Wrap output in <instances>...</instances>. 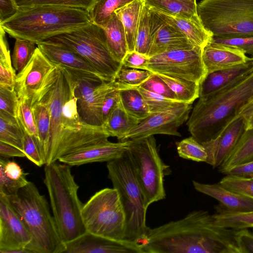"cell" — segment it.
<instances>
[{"instance_id":"51","label":"cell","mask_w":253,"mask_h":253,"mask_svg":"<svg viewBox=\"0 0 253 253\" xmlns=\"http://www.w3.org/2000/svg\"><path fill=\"white\" fill-rule=\"evenodd\" d=\"M236 240L240 253H253V233L248 229L236 230Z\"/></svg>"},{"instance_id":"30","label":"cell","mask_w":253,"mask_h":253,"mask_svg":"<svg viewBox=\"0 0 253 253\" xmlns=\"http://www.w3.org/2000/svg\"><path fill=\"white\" fill-rule=\"evenodd\" d=\"M145 5L164 14L184 18L198 16L196 0H144Z\"/></svg>"},{"instance_id":"47","label":"cell","mask_w":253,"mask_h":253,"mask_svg":"<svg viewBox=\"0 0 253 253\" xmlns=\"http://www.w3.org/2000/svg\"><path fill=\"white\" fill-rule=\"evenodd\" d=\"M138 87L168 98L178 100L166 83L155 74L152 73L149 78Z\"/></svg>"},{"instance_id":"43","label":"cell","mask_w":253,"mask_h":253,"mask_svg":"<svg viewBox=\"0 0 253 253\" xmlns=\"http://www.w3.org/2000/svg\"><path fill=\"white\" fill-rule=\"evenodd\" d=\"M219 183L228 189L253 201V177L226 174Z\"/></svg>"},{"instance_id":"13","label":"cell","mask_w":253,"mask_h":253,"mask_svg":"<svg viewBox=\"0 0 253 253\" xmlns=\"http://www.w3.org/2000/svg\"><path fill=\"white\" fill-rule=\"evenodd\" d=\"M67 69L75 84L80 117L89 125L102 126L101 107L104 100L111 91L121 90L120 85L115 81L105 82L91 74Z\"/></svg>"},{"instance_id":"57","label":"cell","mask_w":253,"mask_h":253,"mask_svg":"<svg viewBox=\"0 0 253 253\" xmlns=\"http://www.w3.org/2000/svg\"><path fill=\"white\" fill-rule=\"evenodd\" d=\"M0 157L8 158L12 157H25L24 152L20 149L9 144L0 141Z\"/></svg>"},{"instance_id":"16","label":"cell","mask_w":253,"mask_h":253,"mask_svg":"<svg viewBox=\"0 0 253 253\" xmlns=\"http://www.w3.org/2000/svg\"><path fill=\"white\" fill-rule=\"evenodd\" d=\"M148 7L151 39L148 55L149 57L170 50L196 46L180 31L169 22L163 13Z\"/></svg>"},{"instance_id":"59","label":"cell","mask_w":253,"mask_h":253,"mask_svg":"<svg viewBox=\"0 0 253 253\" xmlns=\"http://www.w3.org/2000/svg\"><path fill=\"white\" fill-rule=\"evenodd\" d=\"M252 128H253V115H252L246 121V129Z\"/></svg>"},{"instance_id":"37","label":"cell","mask_w":253,"mask_h":253,"mask_svg":"<svg viewBox=\"0 0 253 253\" xmlns=\"http://www.w3.org/2000/svg\"><path fill=\"white\" fill-rule=\"evenodd\" d=\"M24 130L17 118L0 112V141L23 151Z\"/></svg>"},{"instance_id":"5","label":"cell","mask_w":253,"mask_h":253,"mask_svg":"<svg viewBox=\"0 0 253 253\" xmlns=\"http://www.w3.org/2000/svg\"><path fill=\"white\" fill-rule=\"evenodd\" d=\"M70 167L56 162L46 164L44 167L43 182L48 193L53 216L64 243L86 231L81 214L83 204L78 195L79 186Z\"/></svg>"},{"instance_id":"7","label":"cell","mask_w":253,"mask_h":253,"mask_svg":"<svg viewBox=\"0 0 253 253\" xmlns=\"http://www.w3.org/2000/svg\"><path fill=\"white\" fill-rule=\"evenodd\" d=\"M108 177L116 189L126 217L125 240L138 244L148 229L146 223L147 209L134 169L126 152L108 162Z\"/></svg>"},{"instance_id":"27","label":"cell","mask_w":253,"mask_h":253,"mask_svg":"<svg viewBox=\"0 0 253 253\" xmlns=\"http://www.w3.org/2000/svg\"><path fill=\"white\" fill-rule=\"evenodd\" d=\"M140 122L126 111L119 100L104 121L102 127L110 136L123 141L126 134Z\"/></svg>"},{"instance_id":"42","label":"cell","mask_w":253,"mask_h":253,"mask_svg":"<svg viewBox=\"0 0 253 253\" xmlns=\"http://www.w3.org/2000/svg\"><path fill=\"white\" fill-rule=\"evenodd\" d=\"M151 43L149 8L144 4L136 35L135 51L148 56Z\"/></svg>"},{"instance_id":"54","label":"cell","mask_w":253,"mask_h":253,"mask_svg":"<svg viewBox=\"0 0 253 253\" xmlns=\"http://www.w3.org/2000/svg\"><path fill=\"white\" fill-rule=\"evenodd\" d=\"M5 33L0 26V65L13 67Z\"/></svg>"},{"instance_id":"23","label":"cell","mask_w":253,"mask_h":253,"mask_svg":"<svg viewBox=\"0 0 253 253\" xmlns=\"http://www.w3.org/2000/svg\"><path fill=\"white\" fill-rule=\"evenodd\" d=\"M195 189L210 196L217 201L222 208L233 211H246L253 210V201L228 189L221 184H206L192 181Z\"/></svg>"},{"instance_id":"41","label":"cell","mask_w":253,"mask_h":253,"mask_svg":"<svg viewBox=\"0 0 253 253\" xmlns=\"http://www.w3.org/2000/svg\"><path fill=\"white\" fill-rule=\"evenodd\" d=\"M15 117L23 129L35 138L39 143L38 132L30 100L24 97L19 98Z\"/></svg>"},{"instance_id":"61","label":"cell","mask_w":253,"mask_h":253,"mask_svg":"<svg viewBox=\"0 0 253 253\" xmlns=\"http://www.w3.org/2000/svg\"></svg>"},{"instance_id":"6","label":"cell","mask_w":253,"mask_h":253,"mask_svg":"<svg viewBox=\"0 0 253 253\" xmlns=\"http://www.w3.org/2000/svg\"><path fill=\"white\" fill-rule=\"evenodd\" d=\"M5 197L31 235L28 249L32 253H63L64 243L48 204L34 183L29 181L15 194Z\"/></svg>"},{"instance_id":"55","label":"cell","mask_w":253,"mask_h":253,"mask_svg":"<svg viewBox=\"0 0 253 253\" xmlns=\"http://www.w3.org/2000/svg\"><path fill=\"white\" fill-rule=\"evenodd\" d=\"M119 90H114L106 96L101 107V115L103 122L111 110L119 101Z\"/></svg>"},{"instance_id":"56","label":"cell","mask_w":253,"mask_h":253,"mask_svg":"<svg viewBox=\"0 0 253 253\" xmlns=\"http://www.w3.org/2000/svg\"><path fill=\"white\" fill-rule=\"evenodd\" d=\"M244 177H253V160L235 166L224 173Z\"/></svg>"},{"instance_id":"17","label":"cell","mask_w":253,"mask_h":253,"mask_svg":"<svg viewBox=\"0 0 253 253\" xmlns=\"http://www.w3.org/2000/svg\"><path fill=\"white\" fill-rule=\"evenodd\" d=\"M64 247L63 253H143L136 243L112 239L87 231L64 243Z\"/></svg>"},{"instance_id":"40","label":"cell","mask_w":253,"mask_h":253,"mask_svg":"<svg viewBox=\"0 0 253 253\" xmlns=\"http://www.w3.org/2000/svg\"><path fill=\"white\" fill-rule=\"evenodd\" d=\"M143 96L150 114L171 110L184 106L187 103L173 100L164 96L137 87Z\"/></svg>"},{"instance_id":"19","label":"cell","mask_w":253,"mask_h":253,"mask_svg":"<svg viewBox=\"0 0 253 253\" xmlns=\"http://www.w3.org/2000/svg\"><path fill=\"white\" fill-rule=\"evenodd\" d=\"M55 66L37 46L26 66L16 74L15 89L18 98H26L31 101L46 76Z\"/></svg>"},{"instance_id":"21","label":"cell","mask_w":253,"mask_h":253,"mask_svg":"<svg viewBox=\"0 0 253 253\" xmlns=\"http://www.w3.org/2000/svg\"><path fill=\"white\" fill-rule=\"evenodd\" d=\"M253 72V58L246 63L208 74L200 84L199 97L205 99L241 81Z\"/></svg>"},{"instance_id":"1","label":"cell","mask_w":253,"mask_h":253,"mask_svg":"<svg viewBox=\"0 0 253 253\" xmlns=\"http://www.w3.org/2000/svg\"><path fill=\"white\" fill-rule=\"evenodd\" d=\"M71 78V84L68 79L61 74L49 77L35 94V99L43 102L50 113L46 164L56 162L61 157L110 137L102 126L89 125L80 117L76 85Z\"/></svg>"},{"instance_id":"60","label":"cell","mask_w":253,"mask_h":253,"mask_svg":"<svg viewBox=\"0 0 253 253\" xmlns=\"http://www.w3.org/2000/svg\"><path fill=\"white\" fill-rule=\"evenodd\" d=\"M253 58V57H252Z\"/></svg>"},{"instance_id":"12","label":"cell","mask_w":253,"mask_h":253,"mask_svg":"<svg viewBox=\"0 0 253 253\" xmlns=\"http://www.w3.org/2000/svg\"><path fill=\"white\" fill-rule=\"evenodd\" d=\"M202 51V48L194 46L150 57L145 70L182 78L200 84L207 75Z\"/></svg>"},{"instance_id":"10","label":"cell","mask_w":253,"mask_h":253,"mask_svg":"<svg viewBox=\"0 0 253 253\" xmlns=\"http://www.w3.org/2000/svg\"><path fill=\"white\" fill-rule=\"evenodd\" d=\"M126 152L143 196L145 207L164 199L165 177L171 173L161 159L154 135L129 139Z\"/></svg>"},{"instance_id":"32","label":"cell","mask_w":253,"mask_h":253,"mask_svg":"<svg viewBox=\"0 0 253 253\" xmlns=\"http://www.w3.org/2000/svg\"><path fill=\"white\" fill-rule=\"evenodd\" d=\"M31 103L38 132L39 145L46 164L50 134V113L48 107L41 101L33 99Z\"/></svg>"},{"instance_id":"58","label":"cell","mask_w":253,"mask_h":253,"mask_svg":"<svg viewBox=\"0 0 253 253\" xmlns=\"http://www.w3.org/2000/svg\"><path fill=\"white\" fill-rule=\"evenodd\" d=\"M252 115H253V96L241 108L238 116H242L247 121Z\"/></svg>"},{"instance_id":"25","label":"cell","mask_w":253,"mask_h":253,"mask_svg":"<svg viewBox=\"0 0 253 253\" xmlns=\"http://www.w3.org/2000/svg\"><path fill=\"white\" fill-rule=\"evenodd\" d=\"M28 173L15 162L0 158V194L8 196L15 194L26 185Z\"/></svg>"},{"instance_id":"36","label":"cell","mask_w":253,"mask_h":253,"mask_svg":"<svg viewBox=\"0 0 253 253\" xmlns=\"http://www.w3.org/2000/svg\"><path fill=\"white\" fill-rule=\"evenodd\" d=\"M133 0H94L88 10L92 23L104 28L115 11Z\"/></svg>"},{"instance_id":"31","label":"cell","mask_w":253,"mask_h":253,"mask_svg":"<svg viewBox=\"0 0 253 253\" xmlns=\"http://www.w3.org/2000/svg\"><path fill=\"white\" fill-rule=\"evenodd\" d=\"M253 160V128L244 132L236 146L218 168L224 173L230 169Z\"/></svg>"},{"instance_id":"33","label":"cell","mask_w":253,"mask_h":253,"mask_svg":"<svg viewBox=\"0 0 253 253\" xmlns=\"http://www.w3.org/2000/svg\"><path fill=\"white\" fill-rule=\"evenodd\" d=\"M119 96L123 108L131 117L141 121L150 115L148 105L137 87L120 90Z\"/></svg>"},{"instance_id":"14","label":"cell","mask_w":253,"mask_h":253,"mask_svg":"<svg viewBox=\"0 0 253 253\" xmlns=\"http://www.w3.org/2000/svg\"><path fill=\"white\" fill-rule=\"evenodd\" d=\"M31 240L21 218L6 197L0 194V253H32L27 248Z\"/></svg>"},{"instance_id":"9","label":"cell","mask_w":253,"mask_h":253,"mask_svg":"<svg viewBox=\"0 0 253 253\" xmlns=\"http://www.w3.org/2000/svg\"><path fill=\"white\" fill-rule=\"evenodd\" d=\"M197 11L213 37L253 35V0H202Z\"/></svg>"},{"instance_id":"28","label":"cell","mask_w":253,"mask_h":253,"mask_svg":"<svg viewBox=\"0 0 253 253\" xmlns=\"http://www.w3.org/2000/svg\"><path fill=\"white\" fill-rule=\"evenodd\" d=\"M144 4V0H133L115 11L123 25L128 51L135 50L136 35Z\"/></svg>"},{"instance_id":"2","label":"cell","mask_w":253,"mask_h":253,"mask_svg":"<svg viewBox=\"0 0 253 253\" xmlns=\"http://www.w3.org/2000/svg\"><path fill=\"white\" fill-rule=\"evenodd\" d=\"M236 232L216 224L208 211L195 210L179 220L149 227L138 244L143 253H240Z\"/></svg>"},{"instance_id":"34","label":"cell","mask_w":253,"mask_h":253,"mask_svg":"<svg viewBox=\"0 0 253 253\" xmlns=\"http://www.w3.org/2000/svg\"><path fill=\"white\" fill-rule=\"evenodd\" d=\"M216 212L212 214L215 223L223 227L233 230L253 228V210L233 211L218 206Z\"/></svg>"},{"instance_id":"39","label":"cell","mask_w":253,"mask_h":253,"mask_svg":"<svg viewBox=\"0 0 253 253\" xmlns=\"http://www.w3.org/2000/svg\"><path fill=\"white\" fill-rule=\"evenodd\" d=\"M35 42L25 39L16 38L11 56L12 66L17 72L28 64L37 48Z\"/></svg>"},{"instance_id":"24","label":"cell","mask_w":253,"mask_h":253,"mask_svg":"<svg viewBox=\"0 0 253 253\" xmlns=\"http://www.w3.org/2000/svg\"><path fill=\"white\" fill-rule=\"evenodd\" d=\"M37 45L53 64L69 70L91 74L101 79L93 67L78 54L63 47L45 42Z\"/></svg>"},{"instance_id":"29","label":"cell","mask_w":253,"mask_h":253,"mask_svg":"<svg viewBox=\"0 0 253 253\" xmlns=\"http://www.w3.org/2000/svg\"><path fill=\"white\" fill-rule=\"evenodd\" d=\"M102 28L111 54L117 61L122 63L128 52V48L123 25L115 12L107 25Z\"/></svg>"},{"instance_id":"48","label":"cell","mask_w":253,"mask_h":253,"mask_svg":"<svg viewBox=\"0 0 253 253\" xmlns=\"http://www.w3.org/2000/svg\"><path fill=\"white\" fill-rule=\"evenodd\" d=\"M211 42L239 48L253 57V35L226 38L213 37Z\"/></svg>"},{"instance_id":"46","label":"cell","mask_w":253,"mask_h":253,"mask_svg":"<svg viewBox=\"0 0 253 253\" xmlns=\"http://www.w3.org/2000/svg\"><path fill=\"white\" fill-rule=\"evenodd\" d=\"M23 148L26 157L36 165L41 167L45 165L37 140L24 130Z\"/></svg>"},{"instance_id":"49","label":"cell","mask_w":253,"mask_h":253,"mask_svg":"<svg viewBox=\"0 0 253 253\" xmlns=\"http://www.w3.org/2000/svg\"><path fill=\"white\" fill-rule=\"evenodd\" d=\"M18 100L15 88L0 87V112L16 117Z\"/></svg>"},{"instance_id":"4","label":"cell","mask_w":253,"mask_h":253,"mask_svg":"<svg viewBox=\"0 0 253 253\" xmlns=\"http://www.w3.org/2000/svg\"><path fill=\"white\" fill-rule=\"evenodd\" d=\"M253 96V72L236 84L205 99L199 98L186 125L203 144L216 138Z\"/></svg>"},{"instance_id":"22","label":"cell","mask_w":253,"mask_h":253,"mask_svg":"<svg viewBox=\"0 0 253 253\" xmlns=\"http://www.w3.org/2000/svg\"><path fill=\"white\" fill-rule=\"evenodd\" d=\"M250 58L239 48L211 41L202 51V59L207 74L246 63Z\"/></svg>"},{"instance_id":"53","label":"cell","mask_w":253,"mask_h":253,"mask_svg":"<svg viewBox=\"0 0 253 253\" xmlns=\"http://www.w3.org/2000/svg\"><path fill=\"white\" fill-rule=\"evenodd\" d=\"M19 9L16 0H0V24L15 15Z\"/></svg>"},{"instance_id":"15","label":"cell","mask_w":253,"mask_h":253,"mask_svg":"<svg viewBox=\"0 0 253 253\" xmlns=\"http://www.w3.org/2000/svg\"><path fill=\"white\" fill-rule=\"evenodd\" d=\"M192 104L165 111L151 113L132 128L124 140L141 138L155 134L181 136L178 128L189 118Z\"/></svg>"},{"instance_id":"45","label":"cell","mask_w":253,"mask_h":253,"mask_svg":"<svg viewBox=\"0 0 253 253\" xmlns=\"http://www.w3.org/2000/svg\"><path fill=\"white\" fill-rule=\"evenodd\" d=\"M19 7L57 5L82 8L88 11L94 0H16Z\"/></svg>"},{"instance_id":"18","label":"cell","mask_w":253,"mask_h":253,"mask_svg":"<svg viewBox=\"0 0 253 253\" xmlns=\"http://www.w3.org/2000/svg\"><path fill=\"white\" fill-rule=\"evenodd\" d=\"M128 144L129 140L112 142L106 139L61 157L58 161L70 166L108 162L123 156Z\"/></svg>"},{"instance_id":"38","label":"cell","mask_w":253,"mask_h":253,"mask_svg":"<svg viewBox=\"0 0 253 253\" xmlns=\"http://www.w3.org/2000/svg\"><path fill=\"white\" fill-rule=\"evenodd\" d=\"M179 156L197 162L206 163L208 155L205 147L192 136L176 142Z\"/></svg>"},{"instance_id":"52","label":"cell","mask_w":253,"mask_h":253,"mask_svg":"<svg viewBox=\"0 0 253 253\" xmlns=\"http://www.w3.org/2000/svg\"><path fill=\"white\" fill-rule=\"evenodd\" d=\"M16 74L13 67L0 65V87L15 88Z\"/></svg>"},{"instance_id":"20","label":"cell","mask_w":253,"mask_h":253,"mask_svg":"<svg viewBox=\"0 0 253 253\" xmlns=\"http://www.w3.org/2000/svg\"><path fill=\"white\" fill-rule=\"evenodd\" d=\"M246 129V119L238 116L216 138L202 144L208 153L206 163L214 169L218 168L234 149Z\"/></svg>"},{"instance_id":"50","label":"cell","mask_w":253,"mask_h":253,"mask_svg":"<svg viewBox=\"0 0 253 253\" xmlns=\"http://www.w3.org/2000/svg\"><path fill=\"white\" fill-rule=\"evenodd\" d=\"M149 57L136 51H128L122 62L123 66L141 70H145Z\"/></svg>"},{"instance_id":"3","label":"cell","mask_w":253,"mask_h":253,"mask_svg":"<svg viewBox=\"0 0 253 253\" xmlns=\"http://www.w3.org/2000/svg\"><path fill=\"white\" fill-rule=\"evenodd\" d=\"M92 23L88 11L57 5L21 7L17 13L0 24L11 37L37 44Z\"/></svg>"},{"instance_id":"11","label":"cell","mask_w":253,"mask_h":253,"mask_svg":"<svg viewBox=\"0 0 253 253\" xmlns=\"http://www.w3.org/2000/svg\"><path fill=\"white\" fill-rule=\"evenodd\" d=\"M81 214L86 231L112 239L125 240L126 214L119 194L113 187L96 192L83 204Z\"/></svg>"},{"instance_id":"8","label":"cell","mask_w":253,"mask_h":253,"mask_svg":"<svg viewBox=\"0 0 253 253\" xmlns=\"http://www.w3.org/2000/svg\"><path fill=\"white\" fill-rule=\"evenodd\" d=\"M69 49L90 64L105 82L114 81L122 63L111 54L103 29L91 23L43 42Z\"/></svg>"},{"instance_id":"44","label":"cell","mask_w":253,"mask_h":253,"mask_svg":"<svg viewBox=\"0 0 253 253\" xmlns=\"http://www.w3.org/2000/svg\"><path fill=\"white\" fill-rule=\"evenodd\" d=\"M151 74L147 70L122 66L118 71L115 81L127 87H138L149 78Z\"/></svg>"},{"instance_id":"26","label":"cell","mask_w":253,"mask_h":253,"mask_svg":"<svg viewBox=\"0 0 253 253\" xmlns=\"http://www.w3.org/2000/svg\"><path fill=\"white\" fill-rule=\"evenodd\" d=\"M163 14L194 45L203 48L211 41L213 38L212 34L204 27L198 15L191 18H184Z\"/></svg>"},{"instance_id":"35","label":"cell","mask_w":253,"mask_h":253,"mask_svg":"<svg viewBox=\"0 0 253 253\" xmlns=\"http://www.w3.org/2000/svg\"><path fill=\"white\" fill-rule=\"evenodd\" d=\"M155 74L166 83L175 94L178 100L192 104L196 99L199 98V84L180 78L161 74Z\"/></svg>"}]
</instances>
